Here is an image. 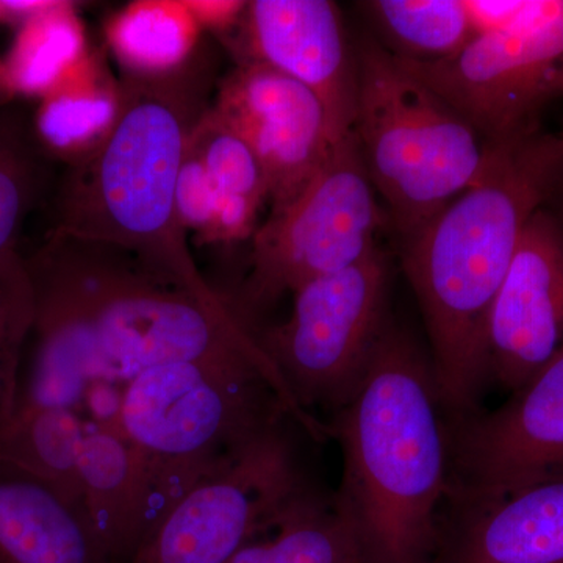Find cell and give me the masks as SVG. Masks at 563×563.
Listing matches in <instances>:
<instances>
[{"instance_id":"cell-1","label":"cell","mask_w":563,"mask_h":563,"mask_svg":"<svg viewBox=\"0 0 563 563\" xmlns=\"http://www.w3.org/2000/svg\"><path fill=\"white\" fill-rule=\"evenodd\" d=\"M25 262L35 347L22 406L80 413L92 388H124L169 363L250 358L279 374L257 329L228 303L207 301L120 247L49 233Z\"/></svg>"},{"instance_id":"cell-2","label":"cell","mask_w":563,"mask_h":563,"mask_svg":"<svg viewBox=\"0 0 563 563\" xmlns=\"http://www.w3.org/2000/svg\"><path fill=\"white\" fill-rule=\"evenodd\" d=\"M218 66L217 46L202 41L169 65L125 73L106 129L63 169L49 233L120 247L207 301L225 302L199 272L177 207L188 141L213 103Z\"/></svg>"},{"instance_id":"cell-3","label":"cell","mask_w":563,"mask_h":563,"mask_svg":"<svg viewBox=\"0 0 563 563\" xmlns=\"http://www.w3.org/2000/svg\"><path fill=\"white\" fill-rule=\"evenodd\" d=\"M487 168L402 246L407 279L428 328L448 417L476 410L485 374V325L526 225L563 173V131L539 128L488 144Z\"/></svg>"},{"instance_id":"cell-4","label":"cell","mask_w":563,"mask_h":563,"mask_svg":"<svg viewBox=\"0 0 563 563\" xmlns=\"http://www.w3.org/2000/svg\"><path fill=\"white\" fill-rule=\"evenodd\" d=\"M325 433L343 454L335 498L376 563H429L450 479L448 413L431 358L388 328Z\"/></svg>"},{"instance_id":"cell-5","label":"cell","mask_w":563,"mask_h":563,"mask_svg":"<svg viewBox=\"0 0 563 563\" xmlns=\"http://www.w3.org/2000/svg\"><path fill=\"white\" fill-rule=\"evenodd\" d=\"M285 420L324 439L279 374L250 358H225L141 373L122 388L113 422L144 463L157 525L243 444Z\"/></svg>"},{"instance_id":"cell-6","label":"cell","mask_w":563,"mask_h":563,"mask_svg":"<svg viewBox=\"0 0 563 563\" xmlns=\"http://www.w3.org/2000/svg\"><path fill=\"white\" fill-rule=\"evenodd\" d=\"M355 60L352 131L404 244L483 177L490 147L380 44L362 41Z\"/></svg>"},{"instance_id":"cell-7","label":"cell","mask_w":563,"mask_h":563,"mask_svg":"<svg viewBox=\"0 0 563 563\" xmlns=\"http://www.w3.org/2000/svg\"><path fill=\"white\" fill-rule=\"evenodd\" d=\"M384 220L357 136L347 132L309 185L261 222L229 307L257 329L258 314L285 295L372 254Z\"/></svg>"},{"instance_id":"cell-8","label":"cell","mask_w":563,"mask_h":563,"mask_svg":"<svg viewBox=\"0 0 563 563\" xmlns=\"http://www.w3.org/2000/svg\"><path fill=\"white\" fill-rule=\"evenodd\" d=\"M388 282L387 258L376 247L342 272L307 282L292 292L287 321L257 329L263 351L313 421L322 424L317 412L328 420L339 412L368 372L391 325Z\"/></svg>"},{"instance_id":"cell-9","label":"cell","mask_w":563,"mask_h":563,"mask_svg":"<svg viewBox=\"0 0 563 563\" xmlns=\"http://www.w3.org/2000/svg\"><path fill=\"white\" fill-rule=\"evenodd\" d=\"M285 420L196 484L125 563H228L317 492ZM296 422V421H295Z\"/></svg>"},{"instance_id":"cell-10","label":"cell","mask_w":563,"mask_h":563,"mask_svg":"<svg viewBox=\"0 0 563 563\" xmlns=\"http://www.w3.org/2000/svg\"><path fill=\"white\" fill-rule=\"evenodd\" d=\"M396 58L461 114L485 143H504L537 128L533 114L550 96L558 95L563 0L532 2L512 27L474 35L446 60Z\"/></svg>"},{"instance_id":"cell-11","label":"cell","mask_w":563,"mask_h":563,"mask_svg":"<svg viewBox=\"0 0 563 563\" xmlns=\"http://www.w3.org/2000/svg\"><path fill=\"white\" fill-rule=\"evenodd\" d=\"M446 498L498 495L563 474V346L493 412L448 417Z\"/></svg>"},{"instance_id":"cell-12","label":"cell","mask_w":563,"mask_h":563,"mask_svg":"<svg viewBox=\"0 0 563 563\" xmlns=\"http://www.w3.org/2000/svg\"><path fill=\"white\" fill-rule=\"evenodd\" d=\"M211 110L261 162L269 211L290 203L342 139L313 91L258 63H235L222 74Z\"/></svg>"},{"instance_id":"cell-13","label":"cell","mask_w":563,"mask_h":563,"mask_svg":"<svg viewBox=\"0 0 563 563\" xmlns=\"http://www.w3.org/2000/svg\"><path fill=\"white\" fill-rule=\"evenodd\" d=\"M235 63H258L299 81L320 98L336 135L354 128L355 47L331 0H252L225 41Z\"/></svg>"},{"instance_id":"cell-14","label":"cell","mask_w":563,"mask_h":563,"mask_svg":"<svg viewBox=\"0 0 563 563\" xmlns=\"http://www.w3.org/2000/svg\"><path fill=\"white\" fill-rule=\"evenodd\" d=\"M563 346V228L540 209L526 225L485 325V374L510 393Z\"/></svg>"},{"instance_id":"cell-15","label":"cell","mask_w":563,"mask_h":563,"mask_svg":"<svg viewBox=\"0 0 563 563\" xmlns=\"http://www.w3.org/2000/svg\"><path fill=\"white\" fill-rule=\"evenodd\" d=\"M429 563H563V474L444 499Z\"/></svg>"},{"instance_id":"cell-16","label":"cell","mask_w":563,"mask_h":563,"mask_svg":"<svg viewBox=\"0 0 563 563\" xmlns=\"http://www.w3.org/2000/svg\"><path fill=\"white\" fill-rule=\"evenodd\" d=\"M79 468L92 528L113 563L128 562L155 526L143 461L113 422L87 421Z\"/></svg>"},{"instance_id":"cell-17","label":"cell","mask_w":563,"mask_h":563,"mask_svg":"<svg viewBox=\"0 0 563 563\" xmlns=\"http://www.w3.org/2000/svg\"><path fill=\"white\" fill-rule=\"evenodd\" d=\"M0 563H113L90 518L31 474L0 462Z\"/></svg>"},{"instance_id":"cell-18","label":"cell","mask_w":563,"mask_h":563,"mask_svg":"<svg viewBox=\"0 0 563 563\" xmlns=\"http://www.w3.org/2000/svg\"><path fill=\"white\" fill-rule=\"evenodd\" d=\"M85 431L87 421L77 410L16 404L0 420V462L43 481L85 510L79 468Z\"/></svg>"},{"instance_id":"cell-19","label":"cell","mask_w":563,"mask_h":563,"mask_svg":"<svg viewBox=\"0 0 563 563\" xmlns=\"http://www.w3.org/2000/svg\"><path fill=\"white\" fill-rule=\"evenodd\" d=\"M228 563H376L335 496L314 492Z\"/></svg>"},{"instance_id":"cell-20","label":"cell","mask_w":563,"mask_h":563,"mask_svg":"<svg viewBox=\"0 0 563 563\" xmlns=\"http://www.w3.org/2000/svg\"><path fill=\"white\" fill-rule=\"evenodd\" d=\"M396 57L446 60L473 38L465 0H372L362 3Z\"/></svg>"},{"instance_id":"cell-21","label":"cell","mask_w":563,"mask_h":563,"mask_svg":"<svg viewBox=\"0 0 563 563\" xmlns=\"http://www.w3.org/2000/svg\"><path fill=\"white\" fill-rule=\"evenodd\" d=\"M43 144L24 114L10 106L0 110V255L16 250L22 225L46 190Z\"/></svg>"},{"instance_id":"cell-22","label":"cell","mask_w":563,"mask_h":563,"mask_svg":"<svg viewBox=\"0 0 563 563\" xmlns=\"http://www.w3.org/2000/svg\"><path fill=\"white\" fill-rule=\"evenodd\" d=\"M187 154L198 161L229 206L261 218L263 206L269 202L268 180L261 162L211 107L192 131Z\"/></svg>"},{"instance_id":"cell-23","label":"cell","mask_w":563,"mask_h":563,"mask_svg":"<svg viewBox=\"0 0 563 563\" xmlns=\"http://www.w3.org/2000/svg\"><path fill=\"white\" fill-rule=\"evenodd\" d=\"M35 320V296L27 262L18 250L0 255V342H27Z\"/></svg>"},{"instance_id":"cell-24","label":"cell","mask_w":563,"mask_h":563,"mask_svg":"<svg viewBox=\"0 0 563 563\" xmlns=\"http://www.w3.org/2000/svg\"><path fill=\"white\" fill-rule=\"evenodd\" d=\"M532 2H492V0H465L466 13L472 24L473 35L504 31L512 27Z\"/></svg>"},{"instance_id":"cell-25","label":"cell","mask_w":563,"mask_h":563,"mask_svg":"<svg viewBox=\"0 0 563 563\" xmlns=\"http://www.w3.org/2000/svg\"><path fill=\"white\" fill-rule=\"evenodd\" d=\"M25 342H0V420L9 417L20 398V366Z\"/></svg>"},{"instance_id":"cell-26","label":"cell","mask_w":563,"mask_h":563,"mask_svg":"<svg viewBox=\"0 0 563 563\" xmlns=\"http://www.w3.org/2000/svg\"><path fill=\"white\" fill-rule=\"evenodd\" d=\"M54 5L47 2H0V21L35 20Z\"/></svg>"},{"instance_id":"cell-27","label":"cell","mask_w":563,"mask_h":563,"mask_svg":"<svg viewBox=\"0 0 563 563\" xmlns=\"http://www.w3.org/2000/svg\"><path fill=\"white\" fill-rule=\"evenodd\" d=\"M18 88L9 68V62L0 54V110L9 107L16 95Z\"/></svg>"},{"instance_id":"cell-28","label":"cell","mask_w":563,"mask_h":563,"mask_svg":"<svg viewBox=\"0 0 563 563\" xmlns=\"http://www.w3.org/2000/svg\"><path fill=\"white\" fill-rule=\"evenodd\" d=\"M551 198H555V202H558L559 211H561L562 221L561 225L563 228V173L561 179H559L558 185H555L553 196Z\"/></svg>"},{"instance_id":"cell-29","label":"cell","mask_w":563,"mask_h":563,"mask_svg":"<svg viewBox=\"0 0 563 563\" xmlns=\"http://www.w3.org/2000/svg\"><path fill=\"white\" fill-rule=\"evenodd\" d=\"M555 91H558V95H559V92H561V95H563V66H562L561 73H559L558 85H555Z\"/></svg>"}]
</instances>
